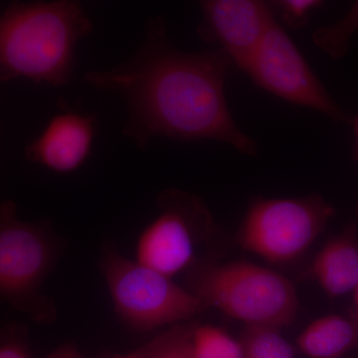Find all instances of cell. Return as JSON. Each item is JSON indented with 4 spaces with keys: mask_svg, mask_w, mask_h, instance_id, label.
Segmentation results:
<instances>
[{
    "mask_svg": "<svg viewBox=\"0 0 358 358\" xmlns=\"http://www.w3.org/2000/svg\"><path fill=\"white\" fill-rule=\"evenodd\" d=\"M229 58L218 49L185 52L174 46L166 21H148L147 34L133 58L108 70L87 73V83L117 92L128 117L124 133L138 148L155 138L178 141H214L256 157V141L231 114L226 84Z\"/></svg>",
    "mask_w": 358,
    "mask_h": 358,
    "instance_id": "cell-1",
    "label": "cell"
},
{
    "mask_svg": "<svg viewBox=\"0 0 358 358\" xmlns=\"http://www.w3.org/2000/svg\"><path fill=\"white\" fill-rule=\"evenodd\" d=\"M243 72L257 87L286 102L315 110L338 124L350 122L277 18Z\"/></svg>",
    "mask_w": 358,
    "mask_h": 358,
    "instance_id": "cell-8",
    "label": "cell"
},
{
    "mask_svg": "<svg viewBox=\"0 0 358 358\" xmlns=\"http://www.w3.org/2000/svg\"><path fill=\"white\" fill-rule=\"evenodd\" d=\"M357 214H358V206H357Z\"/></svg>",
    "mask_w": 358,
    "mask_h": 358,
    "instance_id": "cell-23",
    "label": "cell"
},
{
    "mask_svg": "<svg viewBox=\"0 0 358 358\" xmlns=\"http://www.w3.org/2000/svg\"><path fill=\"white\" fill-rule=\"evenodd\" d=\"M358 31V1L333 25L322 26L313 32V42L334 60L345 57L350 50L353 35Z\"/></svg>",
    "mask_w": 358,
    "mask_h": 358,
    "instance_id": "cell-13",
    "label": "cell"
},
{
    "mask_svg": "<svg viewBox=\"0 0 358 358\" xmlns=\"http://www.w3.org/2000/svg\"><path fill=\"white\" fill-rule=\"evenodd\" d=\"M96 126L95 115L64 112L54 115L27 145L26 157L55 173H74L91 155Z\"/></svg>",
    "mask_w": 358,
    "mask_h": 358,
    "instance_id": "cell-10",
    "label": "cell"
},
{
    "mask_svg": "<svg viewBox=\"0 0 358 358\" xmlns=\"http://www.w3.org/2000/svg\"><path fill=\"white\" fill-rule=\"evenodd\" d=\"M296 345L310 358H341L358 348V320L355 315H324L303 329Z\"/></svg>",
    "mask_w": 358,
    "mask_h": 358,
    "instance_id": "cell-12",
    "label": "cell"
},
{
    "mask_svg": "<svg viewBox=\"0 0 358 358\" xmlns=\"http://www.w3.org/2000/svg\"><path fill=\"white\" fill-rule=\"evenodd\" d=\"M350 122L352 124L353 134H355V143H357V152L358 155V115L350 119Z\"/></svg>",
    "mask_w": 358,
    "mask_h": 358,
    "instance_id": "cell-21",
    "label": "cell"
},
{
    "mask_svg": "<svg viewBox=\"0 0 358 358\" xmlns=\"http://www.w3.org/2000/svg\"><path fill=\"white\" fill-rule=\"evenodd\" d=\"M100 267L115 312L136 331L176 326L206 310L188 289L138 261L129 260L112 245L103 247Z\"/></svg>",
    "mask_w": 358,
    "mask_h": 358,
    "instance_id": "cell-5",
    "label": "cell"
},
{
    "mask_svg": "<svg viewBox=\"0 0 358 358\" xmlns=\"http://www.w3.org/2000/svg\"><path fill=\"white\" fill-rule=\"evenodd\" d=\"M47 358H84L79 350L72 345V343H66L61 345L57 350H54Z\"/></svg>",
    "mask_w": 358,
    "mask_h": 358,
    "instance_id": "cell-19",
    "label": "cell"
},
{
    "mask_svg": "<svg viewBox=\"0 0 358 358\" xmlns=\"http://www.w3.org/2000/svg\"><path fill=\"white\" fill-rule=\"evenodd\" d=\"M63 251L48 221L21 220L15 202L0 203V300L33 322L53 324L57 307L42 288Z\"/></svg>",
    "mask_w": 358,
    "mask_h": 358,
    "instance_id": "cell-3",
    "label": "cell"
},
{
    "mask_svg": "<svg viewBox=\"0 0 358 358\" xmlns=\"http://www.w3.org/2000/svg\"><path fill=\"white\" fill-rule=\"evenodd\" d=\"M152 348H154V339L133 352L124 355H117L114 358H150L152 355Z\"/></svg>",
    "mask_w": 358,
    "mask_h": 358,
    "instance_id": "cell-20",
    "label": "cell"
},
{
    "mask_svg": "<svg viewBox=\"0 0 358 358\" xmlns=\"http://www.w3.org/2000/svg\"><path fill=\"white\" fill-rule=\"evenodd\" d=\"M193 358H244L241 343L219 327L194 324Z\"/></svg>",
    "mask_w": 358,
    "mask_h": 358,
    "instance_id": "cell-15",
    "label": "cell"
},
{
    "mask_svg": "<svg viewBox=\"0 0 358 358\" xmlns=\"http://www.w3.org/2000/svg\"><path fill=\"white\" fill-rule=\"evenodd\" d=\"M279 329L263 326H246L240 343L244 358H294L292 345Z\"/></svg>",
    "mask_w": 358,
    "mask_h": 358,
    "instance_id": "cell-14",
    "label": "cell"
},
{
    "mask_svg": "<svg viewBox=\"0 0 358 358\" xmlns=\"http://www.w3.org/2000/svg\"><path fill=\"white\" fill-rule=\"evenodd\" d=\"M200 37L223 52L234 69L245 70L275 20L270 2L262 0H203Z\"/></svg>",
    "mask_w": 358,
    "mask_h": 358,
    "instance_id": "cell-9",
    "label": "cell"
},
{
    "mask_svg": "<svg viewBox=\"0 0 358 358\" xmlns=\"http://www.w3.org/2000/svg\"><path fill=\"white\" fill-rule=\"evenodd\" d=\"M188 291L207 308L246 326L282 329L293 324L299 310L294 285L284 275L246 262L194 268Z\"/></svg>",
    "mask_w": 358,
    "mask_h": 358,
    "instance_id": "cell-4",
    "label": "cell"
},
{
    "mask_svg": "<svg viewBox=\"0 0 358 358\" xmlns=\"http://www.w3.org/2000/svg\"><path fill=\"white\" fill-rule=\"evenodd\" d=\"M92 30L93 22L78 1L9 4L0 13V82L65 86L73 77L78 44Z\"/></svg>",
    "mask_w": 358,
    "mask_h": 358,
    "instance_id": "cell-2",
    "label": "cell"
},
{
    "mask_svg": "<svg viewBox=\"0 0 358 358\" xmlns=\"http://www.w3.org/2000/svg\"><path fill=\"white\" fill-rule=\"evenodd\" d=\"M159 214L143 229L136 261L173 278L193 268L197 246L213 230L210 212L195 195L171 188L157 196Z\"/></svg>",
    "mask_w": 358,
    "mask_h": 358,
    "instance_id": "cell-7",
    "label": "cell"
},
{
    "mask_svg": "<svg viewBox=\"0 0 358 358\" xmlns=\"http://www.w3.org/2000/svg\"><path fill=\"white\" fill-rule=\"evenodd\" d=\"M310 275L331 298L345 296L357 289L358 238L355 224L324 245L313 259Z\"/></svg>",
    "mask_w": 358,
    "mask_h": 358,
    "instance_id": "cell-11",
    "label": "cell"
},
{
    "mask_svg": "<svg viewBox=\"0 0 358 358\" xmlns=\"http://www.w3.org/2000/svg\"><path fill=\"white\" fill-rule=\"evenodd\" d=\"M355 317H357L358 320V286L357 287V289H355Z\"/></svg>",
    "mask_w": 358,
    "mask_h": 358,
    "instance_id": "cell-22",
    "label": "cell"
},
{
    "mask_svg": "<svg viewBox=\"0 0 358 358\" xmlns=\"http://www.w3.org/2000/svg\"><path fill=\"white\" fill-rule=\"evenodd\" d=\"M334 214L333 205L317 194L255 197L240 224L236 241L268 262H291L312 246Z\"/></svg>",
    "mask_w": 358,
    "mask_h": 358,
    "instance_id": "cell-6",
    "label": "cell"
},
{
    "mask_svg": "<svg viewBox=\"0 0 358 358\" xmlns=\"http://www.w3.org/2000/svg\"><path fill=\"white\" fill-rule=\"evenodd\" d=\"M0 358H32L24 326L13 322L0 329Z\"/></svg>",
    "mask_w": 358,
    "mask_h": 358,
    "instance_id": "cell-18",
    "label": "cell"
},
{
    "mask_svg": "<svg viewBox=\"0 0 358 358\" xmlns=\"http://www.w3.org/2000/svg\"><path fill=\"white\" fill-rule=\"evenodd\" d=\"M194 324L182 322L154 338L150 358H193L192 331Z\"/></svg>",
    "mask_w": 358,
    "mask_h": 358,
    "instance_id": "cell-16",
    "label": "cell"
},
{
    "mask_svg": "<svg viewBox=\"0 0 358 358\" xmlns=\"http://www.w3.org/2000/svg\"><path fill=\"white\" fill-rule=\"evenodd\" d=\"M275 15H279L285 26L301 29L308 24L313 11L324 4L320 0H275L271 1Z\"/></svg>",
    "mask_w": 358,
    "mask_h": 358,
    "instance_id": "cell-17",
    "label": "cell"
}]
</instances>
